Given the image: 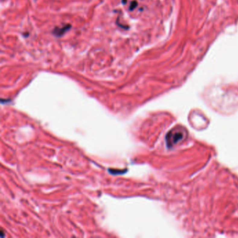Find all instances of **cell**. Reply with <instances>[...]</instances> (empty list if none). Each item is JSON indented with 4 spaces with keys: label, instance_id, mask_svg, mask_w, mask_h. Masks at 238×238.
<instances>
[{
    "label": "cell",
    "instance_id": "cell-3",
    "mask_svg": "<svg viewBox=\"0 0 238 238\" xmlns=\"http://www.w3.org/2000/svg\"><path fill=\"white\" fill-rule=\"evenodd\" d=\"M137 5H138L137 2H135V1H133V2H131V4H130V8H129V9H130L131 11L133 10V9H134V8H135V7H136Z\"/></svg>",
    "mask_w": 238,
    "mask_h": 238
},
{
    "label": "cell",
    "instance_id": "cell-2",
    "mask_svg": "<svg viewBox=\"0 0 238 238\" xmlns=\"http://www.w3.org/2000/svg\"><path fill=\"white\" fill-rule=\"evenodd\" d=\"M70 28H71L70 24L62 27V28H55L54 31H53V33H54V34L56 35L57 36H61L62 35L65 34V32H67Z\"/></svg>",
    "mask_w": 238,
    "mask_h": 238
},
{
    "label": "cell",
    "instance_id": "cell-1",
    "mask_svg": "<svg viewBox=\"0 0 238 238\" xmlns=\"http://www.w3.org/2000/svg\"><path fill=\"white\" fill-rule=\"evenodd\" d=\"M186 135V131L182 127H175L166 136V142L169 147H173L182 141Z\"/></svg>",
    "mask_w": 238,
    "mask_h": 238
}]
</instances>
